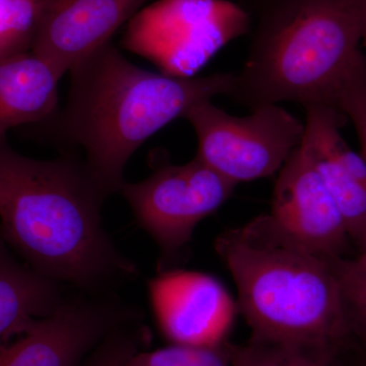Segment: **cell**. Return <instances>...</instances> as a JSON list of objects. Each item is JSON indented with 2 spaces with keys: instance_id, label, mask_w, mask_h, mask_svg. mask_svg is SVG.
I'll use <instances>...</instances> for the list:
<instances>
[{
  "instance_id": "cell-22",
  "label": "cell",
  "mask_w": 366,
  "mask_h": 366,
  "mask_svg": "<svg viewBox=\"0 0 366 366\" xmlns=\"http://www.w3.org/2000/svg\"><path fill=\"white\" fill-rule=\"evenodd\" d=\"M365 358H366V356H365Z\"/></svg>"
},
{
  "instance_id": "cell-10",
  "label": "cell",
  "mask_w": 366,
  "mask_h": 366,
  "mask_svg": "<svg viewBox=\"0 0 366 366\" xmlns=\"http://www.w3.org/2000/svg\"><path fill=\"white\" fill-rule=\"evenodd\" d=\"M269 214L317 254L343 257L350 242L338 207L300 146L278 172Z\"/></svg>"
},
{
  "instance_id": "cell-5",
  "label": "cell",
  "mask_w": 366,
  "mask_h": 366,
  "mask_svg": "<svg viewBox=\"0 0 366 366\" xmlns=\"http://www.w3.org/2000/svg\"><path fill=\"white\" fill-rule=\"evenodd\" d=\"M249 28V11L229 0H158L132 16L122 46L164 74L192 78Z\"/></svg>"
},
{
  "instance_id": "cell-21",
  "label": "cell",
  "mask_w": 366,
  "mask_h": 366,
  "mask_svg": "<svg viewBox=\"0 0 366 366\" xmlns=\"http://www.w3.org/2000/svg\"><path fill=\"white\" fill-rule=\"evenodd\" d=\"M362 43L366 49V11L365 16V24H363V34H362Z\"/></svg>"
},
{
  "instance_id": "cell-9",
  "label": "cell",
  "mask_w": 366,
  "mask_h": 366,
  "mask_svg": "<svg viewBox=\"0 0 366 366\" xmlns=\"http://www.w3.org/2000/svg\"><path fill=\"white\" fill-rule=\"evenodd\" d=\"M149 296L159 329L171 344L218 346L227 342L237 305L215 277L165 269L149 282Z\"/></svg>"
},
{
  "instance_id": "cell-4",
  "label": "cell",
  "mask_w": 366,
  "mask_h": 366,
  "mask_svg": "<svg viewBox=\"0 0 366 366\" xmlns=\"http://www.w3.org/2000/svg\"><path fill=\"white\" fill-rule=\"evenodd\" d=\"M257 24L227 97L250 109L330 105L362 42L366 0H249Z\"/></svg>"
},
{
  "instance_id": "cell-17",
  "label": "cell",
  "mask_w": 366,
  "mask_h": 366,
  "mask_svg": "<svg viewBox=\"0 0 366 366\" xmlns=\"http://www.w3.org/2000/svg\"><path fill=\"white\" fill-rule=\"evenodd\" d=\"M47 0H0V57L31 51Z\"/></svg>"
},
{
  "instance_id": "cell-19",
  "label": "cell",
  "mask_w": 366,
  "mask_h": 366,
  "mask_svg": "<svg viewBox=\"0 0 366 366\" xmlns=\"http://www.w3.org/2000/svg\"><path fill=\"white\" fill-rule=\"evenodd\" d=\"M226 343L218 346H192L182 344L137 351L124 366H230Z\"/></svg>"
},
{
  "instance_id": "cell-1",
  "label": "cell",
  "mask_w": 366,
  "mask_h": 366,
  "mask_svg": "<svg viewBox=\"0 0 366 366\" xmlns=\"http://www.w3.org/2000/svg\"><path fill=\"white\" fill-rule=\"evenodd\" d=\"M109 194L72 151L37 160L0 142V235L31 268L90 295H114L139 268L103 226Z\"/></svg>"
},
{
  "instance_id": "cell-15",
  "label": "cell",
  "mask_w": 366,
  "mask_h": 366,
  "mask_svg": "<svg viewBox=\"0 0 366 366\" xmlns=\"http://www.w3.org/2000/svg\"><path fill=\"white\" fill-rule=\"evenodd\" d=\"M230 366H342L338 353L322 347L297 345L250 336L242 344L226 343Z\"/></svg>"
},
{
  "instance_id": "cell-13",
  "label": "cell",
  "mask_w": 366,
  "mask_h": 366,
  "mask_svg": "<svg viewBox=\"0 0 366 366\" xmlns=\"http://www.w3.org/2000/svg\"><path fill=\"white\" fill-rule=\"evenodd\" d=\"M64 76L32 51L0 57V142L9 129L45 122L56 113Z\"/></svg>"
},
{
  "instance_id": "cell-8",
  "label": "cell",
  "mask_w": 366,
  "mask_h": 366,
  "mask_svg": "<svg viewBox=\"0 0 366 366\" xmlns=\"http://www.w3.org/2000/svg\"><path fill=\"white\" fill-rule=\"evenodd\" d=\"M142 317L117 293L71 289L51 314L0 350V366H81L108 335Z\"/></svg>"
},
{
  "instance_id": "cell-7",
  "label": "cell",
  "mask_w": 366,
  "mask_h": 366,
  "mask_svg": "<svg viewBox=\"0 0 366 366\" xmlns=\"http://www.w3.org/2000/svg\"><path fill=\"white\" fill-rule=\"evenodd\" d=\"M235 187V183L194 157L180 165L160 163L146 179L124 182L119 194L137 223L158 245L161 272L177 262L197 226L220 209Z\"/></svg>"
},
{
  "instance_id": "cell-18",
  "label": "cell",
  "mask_w": 366,
  "mask_h": 366,
  "mask_svg": "<svg viewBox=\"0 0 366 366\" xmlns=\"http://www.w3.org/2000/svg\"><path fill=\"white\" fill-rule=\"evenodd\" d=\"M330 105L352 122L366 161V57L361 50L354 56L332 94Z\"/></svg>"
},
{
  "instance_id": "cell-3",
  "label": "cell",
  "mask_w": 366,
  "mask_h": 366,
  "mask_svg": "<svg viewBox=\"0 0 366 366\" xmlns=\"http://www.w3.org/2000/svg\"><path fill=\"white\" fill-rule=\"evenodd\" d=\"M237 289V310L254 338L322 347L346 343L340 287L327 255L312 252L269 214L217 237Z\"/></svg>"
},
{
  "instance_id": "cell-16",
  "label": "cell",
  "mask_w": 366,
  "mask_h": 366,
  "mask_svg": "<svg viewBox=\"0 0 366 366\" xmlns=\"http://www.w3.org/2000/svg\"><path fill=\"white\" fill-rule=\"evenodd\" d=\"M327 257L340 287L347 334L343 351L366 355V267L342 255Z\"/></svg>"
},
{
  "instance_id": "cell-12",
  "label": "cell",
  "mask_w": 366,
  "mask_h": 366,
  "mask_svg": "<svg viewBox=\"0 0 366 366\" xmlns=\"http://www.w3.org/2000/svg\"><path fill=\"white\" fill-rule=\"evenodd\" d=\"M148 0H47L31 51L66 74L112 42Z\"/></svg>"
},
{
  "instance_id": "cell-14",
  "label": "cell",
  "mask_w": 366,
  "mask_h": 366,
  "mask_svg": "<svg viewBox=\"0 0 366 366\" xmlns=\"http://www.w3.org/2000/svg\"><path fill=\"white\" fill-rule=\"evenodd\" d=\"M0 235V350L51 314L71 287L20 262Z\"/></svg>"
},
{
  "instance_id": "cell-6",
  "label": "cell",
  "mask_w": 366,
  "mask_h": 366,
  "mask_svg": "<svg viewBox=\"0 0 366 366\" xmlns=\"http://www.w3.org/2000/svg\"><path fill=\"white\" fill-rule=\"evenodd\" d=\"M252 110L233 117L207 100L183 117L197 134L196 157L236 185L278 173L305 134V124L280 105Z\"/></svg>"
},
{
  "instance_id": "cell-11",
  "label": "cell",
  "mask_w": 366,
  "mask_h": 366,
  "mask_svg": "<svg viewBox=\"0 0 366 366\" xmlns=\"http://www.w3.org/2000/svg\"><path fill=\"white\" fill-rule=\"evenodd\" d=\"M300 147L338 207L350 242L366 249V161L342 137L344 115L327 104H308Z\"/></svg>"
},
{
  "instance_id": "cell-20",
  "label": "cell",
  "mask_w": 366,
  "mask_h": 366,
  "mask_svg": "<svg viewBox=\"0 0 366 366\" xmlns=\"http://www.w3.org/2000/svg\"><path fill=\"white\" fill-rule=\"evenodd\" d=\"M149 332L143 319L122 325L107 337L88 356L85 366H124L137 351L143 350Z\"/></svg>"
},
{
  "instance_id": "cell-2",
  "label": "cell",
  "mask_w": 366,
  "mask_h": 366,
  "mask_svg": "<svg viewBox=\"0 0 366 366\" xmlns=\"http://www.w3.org/2000/svg\"><path fill=\"white\" fill-rule=\"evenodd\" d=\"M66 107L44 124L50 139L79 146L94 177L110 196L119 194L124 168L153 134L190 108L228 96L233 74L177 78L146 71L108 42L71 71Z\"/></svg>"
}]
</instances>
